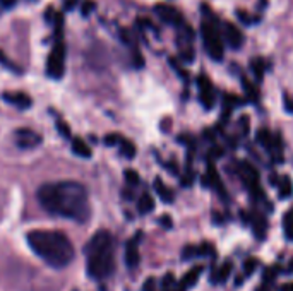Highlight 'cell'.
<instances>
[{
    "mask_svg": "<svg viewBox=\"0 0 293 291\" xmlns=\"http://www.w3.org/2000/svg\"><path fill=\"white\" fill-rule=\"evenodd\" d=\"M36 199L40 206L51 216L72 219L83 224L91 216L88 189L72 180L45 184L38 189Z\"/></svg>",
    "mask_w": 293,
    "mask_h": 291,
    "instance_id": "6da1fadb",
    "label": "cell"
},
{
    "mask_svg": "<svg viewBox=\"0 0 293 291\" xmlns=\"http://www.w3.org/2000/svg\"><path fill=\"white\" fill-rule=\"evenodd\" d=\"M26 242L50 267L64 269L74 260V245L67 235L58 229H31L26 233Z\"/></svg>",
    "mask_w": 293,
    "mask_h": 291,
    "instance_id": "7a4b0ae2",
    "label": "cell"
},
{
    "mask_svg": "<svg viewBox=\"0 0 293 291\" xmlns=\"http://www.w3.org/2000/svg\"><path fill=\"white\" fill-rule=\"evenodd\" d=\"M86 271L94 281H105L115 272V238L106 229H98L84 245Z\"/></svg>",
    "mask_w": 293,
    "mask_h": 291,
    "instance_id": "3957f363",
    "label": "cell"
},
{
    "mask_svg": "<svg viewBox=\"0 0 293 291\" xmlns=\"http://www.w3.org/2000/svg\"><path fill=\"white\" fill-rule=\"evenodd\" d=\"M202 12L209 17V19H204L201 24V36L202 43H204V48L208 51V55L216 62H221L223 55H225V45H223V38L219 34L218 23H213L216 17L209 12L208 6H202Z\"/></svg>",
    "mask_w": 293,
    "mask_h": 291,
    "instance_id": "277c9868",
    "label": "cell"
},
{
    "mask_svg": "<svg viewBox=\"0 0 293 291\" xmlns=\"http://www.w3.org/2000/svg\"><path fill=\"white\" fill-rule=\"evenodd\" d=\"M66 72V45L62 40H57L46 59V74L50 79H62Z\"/></svg>",
    "mask_w": 293,
    "mask_h": 291,
    "instance_id": "5b68a950",
    "label": "cell"
},
{
    "mask_svg": "<svg viewBox=\"0 0 293 291\" xmlns=\"http://www.w3.org/2000/svg\"><path fill=\"white\" fill-rule=\"evenodd\" d=\"M192 41H194V31L191 26L185 23L184 26H180L177 29V45H179V50H180V59L187 64H191L194 57H196Z\"/></svg>",
    "mask_w": 293,
    "mask_h": 291,
    "instance_id": "8992f818",
    "label": "cell"
},
{
    "mask_svg": "<svg viewBox=\"0 0 293 291\" xmlns=\"http://www.w3.org/2000/svg\"><path fill=\"white\" fill-rule=\"evenodd\" d=\"M239 171H240V178L244 180L245 187L251 190L252 197L261 199L262 190H261V184H259V173H257L256 168H254L251 163L244 161V163H240Z\"/></svg>",
    "mask_w": 293,
    "mask_h": 291,
    "instance_id": "52a82bcc",
    "label": "cell"
},
{
    "mask_svg": "<svg viewBox=\"0 0 293 291\" xmlns=\"http://www.w3.org/2000/svg\"><path fill=\"white\" fill-rule=\"evenodd\" d=\"M154 14L161 19V23H165L168 26H173V28H177V29L185 24L182 12H180L177 7L166 6V4H158V6L154 7Z\"/></svg>",
    "mask_w": 293,
    "mask_h": 291,
    "instance_id": "ba28073f",
    "label": "cell"
},
{
    "mask_svg": "<svg viewBox=\"0 0 293 291\" xmlns=\"http://www.w3.org/2000/svg\"><path fill=\"white\" fill-rule=\"evenodd\" d=\"M14 139H16V144L23 149H33V147L40 146L41 144V136L38 132H34L33 129H26L21 127L14 132Z\"/></svg>",
    "mask_w": 293,
    "mask_h": 291,
    "instance_id": "9c48e42d",
    "label": "cell"
},
{
    "mask_svg": "<svg viewBox=\"0 0 293 291\" xmlns=\"http://www.w3.org/2000/svg\"><path fill=\"white\" fill-rule=\"evenodd\" d=\"M197 86H199V101L206 110H211L214 106V88L211 84V81L202 74L197 79Z\"/></svg>",
    "mask_w": 293,
    "mask_h": 291,
    "instance_id": "30bf717a",
    "label": "cell"
},
{
    "mask_svg": "<svg viewBox=\"0 0 293 291\" xmlns=\"http://www.w3.org/2000/svg\"><path fill=\"white\" fill-rule=\"evenodd\" d=\"M223 38L226 40V45L233 50H239L245 41L244 33L240 31V28H237L233 23L223 24Z\"/></svg>",
    "mask_w": 293,
    "mask_h": 291,
    "instance_id": "8fae6325",
    "label": "cell"
},
{
    "mask_svg": "<svg viewBox=\"0 0 293 291\" xmlns=\"http://www.w3.org/2000/svg\"><path fill=\"white\" fill-rule=\"evenodd\" d=\"M137 237H134L132 240L127 242L126 245V254H124V259H126V266L129 269H136L139 266V260H141V255H139V247H137V240L141 238V233H136Z\"/></svg>",
    "mask_w": 293,
    "mask_h": 291,
    "instance_id": "7c38bea8",
    "label": "cell"
},
{
    "mask_svg": "<svg viewBox=\"0 0 293 291\" xmlns=\"http://www.w3.org/2000/svg\"><path fill=\"white\" fill-rule=\"evenodd\" d=\"M4 101H7L9 105L19 108V110H26L33 105L31 96H28L26 93H21V91H16V93H4L2 94Z\"/></svg>",
    "mask_w": 293,
    "mask_h": 291,
    "instance_id": "4fadbf2b",
    "label": "cell"
},
{
    "mask_svg": "<svg viewBox=\"0 0 293 291\" xmlns=\"http://www.w3.org/2000/svg\"><path fill=\"white\" fill-rule=\"evenodd\" d=\"M202 182H204V185H211L216 192L221 195V197H225L226 190H225V185H223L221 178H219L216 168H214V164H208V175L202 178Z\"/></svg>",
    "mask_w": 293,
    "mask_h": 291,
    "instance_id": "5bb4252c",
    "label": "cell"
},
{
    "mask_svg": "<svg viewBox=\"0 0 293 291\" xmlns=\"http://www.w3.org/2000/svg\"><path fill=\"white\" fill-rule=\"evenodd\" d=\"M231 269H233V264H231L230 260H226L221 267L213 269V272H211V279H209L211 284H223L225 283L231 274Z\"/></svg>",
    "mask_w": 293,
    "mask_h": 291,
    "instance_id": "9a60e30c",
    "label": "cell"
},
{
    "mask_svg": "<svg viewBox=\"0 0 293 291\" xmlns=\"http://www.w3.org/2000/svg\"><path fill=\"white\" fill-rule=\"evenodd\" d=\"M72 146V153L76 156H79V158H91V147L86 144V141L83 137H74L71 142Z\"/></svg>",
    "mask_w": 293,
    "mask_h": 291,
    "instance_id": "2e32d148",
    "label": "cell"
},
{
    "mask_svg": "<svg viewBox=\"0 0 293 291\" xmlns=\"http://www.w3.org/2000/svg\"><path fill=\"white\" fill-rule=\"evenodd\" d=\"M154 190H156L158 197L161 199L163 202H166V204L173 202V199H175L173 192H171V189H168L161 178H156V180H154Z\"/></svg>",
    "mask_w": 293,
    "mask_h": 291,
    "instance_id": "e0dca14e",
    "label": "cell"
},
{
    "mask_svg": "<svg viewBox=\"0 0 293 291\" xmlns=\"http://www.w3.org/2000/svg\"><path fill=\"white\" fill-rule=\"evenodd\" d=\"M201 272H202V267L201 266L192 267L191 271H189L187 274L182 277V281H180V288L185 291V288H191V286L196 284L197 279H199V276H201Z\"/></svg>",
    "mask_w": 293,
    "mask_h": 291,
    "instance_id": "ac0fdd59",
    "label": "cell"
},
{
    "mask_svg": "<svg viewBox=\"0 0 293 291\" xmlns=\"http://www.w3.org/2000/svg\"><path fill=\"white\" fill-rule=\"evenodd\" d=\"M154 209V199L151 194H143L137 201V211L139 214H149Z\"/></svg>",
    "mask_w": 293,
    "mask_h": 291,
    "instance_id": "d6986e66",
    "label": "cell"
},
{
    "mask_svg": "<svg viewBox=\"0 0 293 291\" xmlns=\"http://www.w3.org/2000/svg\"><path fill=\"white\" fill-rule=\"evenodd\" d=\"M252 226H254V233L257 235V238H259V240H262V238H264L266 229H268V223H266L264 216H262V214H254Z\"/></svg>",
    "mask_w": 293,
    "mask_h": 291,
    "instance_id": "ffe728a7",
    "label": "cell"
},
{
    "mask_svg": "<svg viewBox=\"0 0 293 291\" xmlns=\"http://www.w3.org/2000/svg\"><path fill=\"white\" fill-rule=\"evenodd\" d=\"M136 153H137V149H136L134 142L127 141V139H122V141H120V154H122L124 158L134 159L136 158Z\"/></svg>",
    "mask_w": 293,
    "mask_h": 291,
    "instance_id": "44dd1931",
    "label": "cell"
},
{
    "mask_svg": "<svg viewBox=\"0 0 293 291\" xmlns=\"http://www.w3.org/2000/svg\"><path fill=\"white\" fill-rule=\"evenodd\" d=\"M257 141H259V144L264 147L266 151H273V141H274V136H271L266 129H261L259 132H257Z\"/></svg>",
    "mask_w": 293,
    "mask_h": 291,
    "instance_id": "7402d4cb",
    "label": "cell"
},
{
    "mask_svg": "<svg viewBox=\"0 0 293 291\" xmlns=\"http://www.w3.org/2000/svg\"><path fill=\"white\" fill-rule=\"evenodd\" d=\"M293 194V184L290 180V177H283L281 184L278 187V195L279 199H290Z\"/></svg>",
    "mask_w": 293,
    "mask_h": 291,
    "instance_id": "603a6c76",
    "label": "cell"
},
{
    "mask_svg": "<svg viewBox=\"0 0 293 291\" xmlns=\"http://www.w3.org/2000/svg\"><path fill=\"white\" fill-rule=\"evenodd\" d=\"M251 71L254 74V77H256L257 82L262 81V77H264V71H266V64L262 59H254L251 62Z\"/></svg>",
    "mask_w": 293,
    "mask_h": 291,
    "instance_id": "cb8c5ba5",
    "label": "cell"
},
{
    "mask_svg": "<svg viewBox=\"0 0 293 291\" xmlns=\"http://www.w3.org/2000/svg\"><path fill=\"white\" fill-rule=\"evenodd\" d=\"M283 229L288 240H293V207L283 216Z\"/></svg>",
    "mask_w": 293,
    "mask_h": 291,
    "instance_id": "d4e9b609",
    "label": "cell"
},
{
    "mask_svg": "<svg viewBox=\"0 0 293 291\" xmlns=\"http://www.w3.org/2000/svg\"><path fill=\"white\" fill-rule=\"evenodd\" d=\"M242 84H244V89H245V93H247V96L256 101V99L259 98V93H257L256 86H254L252 82H249L247 77H244V76H242Z\"/></svg>",
    "mask_w": 293,
    "mask_h": 291,
    "instance_id": "484cf974",
    "label": "cell"
},
{
    "mask_svg": "<svg viewBox=\"0 0 293 291\" xmlns=\"http://www.w3.org/2000/svg\"><path fill=\"white\" fill-rule=\"evenodd\" d=\"M257 266H259V260L257 259H247L244 262V274H245V277H249L252 274L254 271L257 269Z\"/></svg>",
    "mask_w": 293,
    "mask_h": 291,
    "instance_id": "4316f807",
    "label": "cell"
},
{
    "mask_svg": "<svg viewBox=\"0 0 293 291\" xmlns=\"http://www.w3.org/2000/svg\"><path fill=\"white\" fill-rule=\"evenodd\" d=\"M124 177H126V180H127V184L129 185H132V187H136V185H139V173L134 171V170H126V173H124Z\"/></svg>",
    "mask_w": 293,
    "mask_h": 291,
    "instance_id": "83f0119b",
    "label": "cell"
},
{
    "mask_svg": "<svg viewBox=\"0 0 293 291\" xmlns=\"http://www.w3.org/2000/svg\"><path fill=\"white\" fill-rule=\"evenodd\" d=\"M276 276H278V267H268V269H264V276H262V279H264V283L271 284L274 279H276Z\"/></svg>",
    "mask_w": 293,
    "mask_h": 291,
    "instance_id": "f1b7e54d",
    "label": "cell"
},
{
    "mask_svg": "<svg viewBox=\"0 0 293 291\" xmlns=\"http://www.w3.org/2000/svg\"><path fill=\"white\" fill-rule=\"evenodd\" d=\"M55 127H57L58 134H60L62 137H66V139L71 137V127H69V125H67L62 119H58V120H57V125H55Z\"/></svg>",
    "mask_w": 293,
    "mask_h": 291,
    "instance_id": "f546056e",
    "label": "cell"
},
{
    "mask_svg": "<svg viewBox=\"0 0 293 291\" xmlns=\"http://www.w3.org/2000/svg\"><path fill=\"white\" fill-rule=\"evenodd\" d=\"M94 6H96V4H94V0H84V2H83V7H81V14H83L84 17H86V16H89V14L93 12Z\"/></svg>",
    "mask_w": 293,
    "mask_h": 291,
    "instance_id": "4dcf8cb0",
    "label": "cell"
},
{
    "mask_svg": "<svg viewBox=\"0 0 293 291\" xmlns=\"http://www.w3.org/2000/svg\"><path fill=\"white\" fill-rule=\"evenodd\" d=\"M122 136H119V134H110V136L105 137V144L106 146H115V144H120V141H122Z\"/></svg>",
    "mask_w": 293,
    "mask_h": 291,
    "instance_id": "1f68e13d",
    "label": "cell"
},
{
    "mask_svg": "<svg viewBox=\"0 0 293 291\" xmlns=\"http://www.w3.org/2000/svg\"><path fill=\"white\" fill-rule=\"evenodd\" d=\"M237 17L240 19V23H244L245 26H251L254 21H252V17L247 14L245 11H237Z\"/></svg>",
    "mask_w": 293,
    "mask_h": 291,
    "instance_id": "d6a6232c",
    "label": "cell"
},
{
    "mask_svg": "<svg viewBox=\"0 0 293 291\" xmlns=\"http://www.w3.org/2000/svg\"><path fill=\"white\" fill-rule=\"evenodd\" d=\"M194 257H197V247H185L182 259L189 260V259H194Z\"/></svg>",
    "mask_w": 293,
    "mask_h": 291,
    "instance_id": "836d02e7",
    "label": "cell"
},
{
    "mask_svg": "<svg viewBox=\"0 0 293 291\" xmlns=\"http://www.w3.org/2000/svg\"><path fill=\"white\" fill-rule=\"evenodd\" d=\"M173 284H175V277H173L171 272H168V274L163 277V288H165L166 291H170Z\"/></svg>",
    "mask_w": 293,
    "mask_h": 291,
    "instance_id": "e575fe53",
    "label": "cell"
},
{
    "mask_svg": "<svg viewBox=\"0 0 293 291\" xmlns=\"http://www.w3.org/2000/svg\"><path fill=\"white\" fill-rule=\"evenodd\" d=\"M170 65H171V67H173V69H175V71H177V74H180V76H182V79H185V81H187V79H189V74H187V72H185V71H184V69H182V67H180V65H179V64H177V62H175V59H170Z\"/></svg>",
    "mask_w": 293,
    "mask_h": 291,
    "instance_id": "d590c367",
    "label": "cell"
},
{
    "mask_svg": "<svg viewBox=\"0 0 293 291\" xmlns=\"http://www.w3.org/2000/svg\"><path fill=\"white\" fill-rule=\"evenodd\" d=\"M240 122H242V132H244V136H247V134H249V117L244 115L242 119H240Z\"/></svg>",
    "mask_w": 293,
    "mask_h": 291,
    "instance_id": "8d00e7d4",
    "label": "cell"
},
{
    "mask_svg": "<svg viewBox=\"0 0 293 291\" xmlns=\"http://www.w3.org/2000/svg\"><path fill=\"white\" fill-rule=\"evenodd\" d=\"M153 289H154V279L153 277H149L143 286V291H153Z\"/></svg>",
    "mask_w": 293,
    "mask_h": 291,
    "instance_id": "74e56055",
    "label": "cell"
},
{
    "mask_svg": "<svg viewBox=\"0 0 293 291\" xmlns=\"http://www.w3.org/2000/svg\"><path fill=\"white\" fill-rule=\"evenodd\" d=\"M159 223H161L165 228H171V218L170 216H161V218H159Z\"/></svg>",
    "mask_w": 293,
    "mask_h": 291,
    "instance_id": "f35d334b",
    "label": "cell"
},
{
    "mask_svg": "<svg viewBox=\"0 0 293 291\" xmlns=\"http://www.w3.org/2000/svg\"><path fill=\"white\" fill-rule=\"evenodd\" d=\"M77 2H79V0H66L64 7H66V11H72V9L77 6Z\"/></svg>",
    "mask_w": 293,
    "mask_h": 291,
    "instance_id": "ab89813d",
    "label": "cell"
},
{
    "mask_svg": "<svg viewBox=\"0 0 293 291\" xmlns=\"http://www.w3.org/2000/svg\"><path fill=\"white\" fill-rule=\"evenodd\" d=\"M0 62H2V64L6 65V67H9V69H16L14 65H12L11 62H9V59L6 57V55L2 53V51H0Z\"/></svg>",
    "mask_w": 293,
    "mask_h": 291,
    "instance_id": "60d3db41",
    "label": "cell"
},
{
    "mask_svg": "<svg viewBox=\"0 0 293 291\" xmlns=\"http://www.w3.org/2000/svg\"><path fill=\"white\" fill-rule=\"evenodd\" d=\"M16 2H17V0H0V4H2V6L6 7V9L12 7V6H14Z\"/></svg>",
    "mask_w": 293,
    "mask_h": 291,
    "instance_id": "b9f144b4",
    "label": "cell"
},
{
    "mask_svg": "<svg viewBox=\"0 0 293 291\" xmlns=\"http://www.w3.org/2000/svg\"><path fill=\"white\" fill-rule=\"evenodd\" d=\"M279 291H293V283H286V284H283L281 288H279Z\"/></svg>",
    "mask_w": 293,
    "mask_h": 291,
    "instance_id": "7bdbcfd3",
    "label": "cell"
},
{
    "mask_svg": "<svg viewBox=\"0 0 293 291\" xmlns=\"http://www.w3.org/2000/svg\"><path fill=\"white\" fill-rule=\"evenodd\" d=\"M213 218L216 219V223H218V224H221V223H223V218L219 216V212H213Z\"/></svg>",
    "mask_w": 293,
    "mask_h": 291,
    "instance_id": "ee69618b",
    "label": "cell"
},
{
    "mask_svg": "<svg viewBox=\"0 0 293 291\" xmlns=\"http://www.w3.org/2000/svg\"><path fill=\"white\" fill-rule=\"evenodd\" d=\"M257 291H271V289H269V286L268 288H266V286H261V288H257Z\"/></svg>",
    "mask_w": 293,
    "mask_h": 291,
    "instance_id": "f6af8a7d",
    "label": "cell"
},
{
    "mask_svg": "<svg viewBox=\"0 0 293 291\" xmlns=\"http://www.w3.org/2000/svg\"><path fill=\"white\" fill-rule=\"evenodd\" d=\"M290 271H293V260H291V264H290Z\"/></svg>",
    "mask_w": 293,
    "mask_h": 291,
    "instance_id": "bcb514c9",
    "label": "cell"
}]
</instances>
